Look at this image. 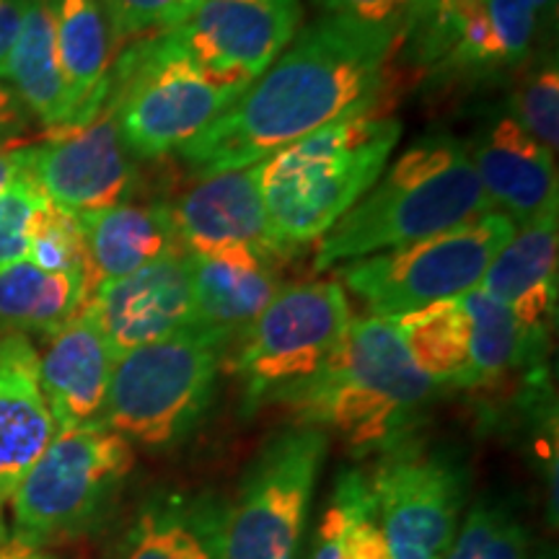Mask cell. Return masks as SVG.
<instances>
[{
	"instance_id": "5",
	"label": "cell",
	"mask_w": 559,
	"mask_h": 559,
	"mask_svg": "<svg viewBox=\"0 0 559 559\" xmlns=\"http://www.w3.org/2000/svg\"><path fill=\"white\" fill-rule=\"evenodd\" d=\"M251 86L205 68L145 34L117 55L109 99L132 158H160L202 135Z\"/></svg>"
},
{
	"instance_id": "11",
	"label": "cell",
	"mask_w": 559,
	"mask_h": 559,
	"mask_svg": "<svg viewBox=\"0 0 559 559\" xmlns=\"http://www.w3.org/2000/svg\"><path fill=\"white\" fill-rule=\"evenodd\" d=\"M366 477L391 559H443L466 502L459 459L404 438Z\"/></svg>"
},
{
	"instance_id": "35",
	"label": "cell",
	"mask_w": 559,
	"mask_h": 559,
	"mask_svg": "<svg viewBox=\"0 0 559 559\" xmlns=\"http://www.w3.org/2000/svg\"><path fill=\"white\" fill-rule=\"evenodd\" d=\"M309 559H347L345 542H342V515L334 502H330L321 515Z\"/></svg>"
},
{
	"instance_id": "41",
	"label": "cell",
	"mask_w": 559,
	"mask_h": 559,
	"mask_svg": "<svg viewBox=\"0 0 559 559\" xmlns=\"http://www.w3.org/2000/svg\"><path fill=\"white\" fill-rule=\"evenodd\" d=\"M466 3H485V0H438V11H449V9H456V5H466Z\"/></svg>"
},
{
	"instance_id": "37",
	"label": "cell",
	"mask_w": 559,
	"mask_h": 559,
	"mask_svg": "<svg viewBox=\"0 0 559 559\" xmlns=\"http://www.w3.org/2000/svg\"><path fill=\"white\" fill-rule=\"evenodd\" d=\"M438 0H404V24L402 39H409V45L423 39V34L430 29L436 19Z\"/></svg>"
},
{
	"instance_id": "18",
	"label": "cell",
	"mask_w": 559,
	"mask_h": 559,
	"mask_svg": "<svg viewBox=\"0 0 559 559\" xmlns=\"http://www.w3.org/2000/svg\"><path fill=\"white\" fill-rule=\"evenodd\" d=\"M557 207L523 223L481 277V288L508 306L534 345L547 342L557 313Z\"/></svg>"
},
{
	"instance_id": "40",
	"label": "cell",
	"mask_w": 559,
	"mask_h": 559,
	"mask_svg": "<svg viewBox=\"0 0 559 559\" xmlns=\"http://www.w3.org/2000/svg\"><path fill=\"white\" fill-rule=\"evenodd\" d=\"M0 559H47L37 547H29V544L11 539L0 542Z\"/></svg>"
},
{
	"instance_id": "14",
	"label": "cell",
	"mask_w": 559,
	"mask_h": 559,
	"mask_svg": "<svg viewBox=\"0 0 559 559\" xmlns=\"http://www.w3.org/2000/svg\"><path fill=\"white\" fill-rule=\"evenodd\" d=\"M86 311L115 360L190 330L194 319L190 251L174 249L148 267L102 283L88 296Z\"/></svg>"
},
{
	"instance_id": "6",
	"label": "cell",
	"mask_w": 559,
	"mask_h": 559,
	"mask_svg": "<svg viewBox=\"0 0 559 559\" xmlns=\"http://www.w3.org/2000/svg\"><path fill=\"white\" fill-rule=\"evenodd\" d=\"M226 345L190 330L124 353L111 366L104 425L160 451L198 430L215 400Z\"/></svg>"
},
{
	"instance_id": "32",
	"label": "cell",
	"mask_w": 559,
	"mask_h": 559,
	"mask_svg": "<svg viewBox=\"0 0 559 559\" xmlns=\"http://www.w3.org/2000/svg\"><path fill=\"white\" fill-rule=\"evenodd\" d=\"M45 200L26 171L0 190V272L26 260L34 218Z\"/></svg>"
},
{
	"instance_id": "9",
	"label": "cell",
	"mask_w": 559,
	"mask_h": 559,
	"mask_svg": "<svg viewBox=\"0 0 559 559\" xmlns=\"http://www.w3.org/2000/svg\"><path fill=\"white\" fill-rule=\"evenodd\" d=\"M330 436L293 425L272 436L243 474L234 506L221 508V559H298Z\"/></svg>"
},
{
	"instance_id": "8",
	"label": "cell",
	"mask_w": 559,
	"mask_h": 559,
	"mask_svg": "<svg viewBox=\"0 0 559 559\" xmlns=\"http://www.w3.org/2000/svg\"><path fill=\"white\" fill-rule=\"evenodd\" d=\"M515 223L500 210L469 223L337 267V283L368 306L370 317L391 319L481 285L498 251L513 239Z\"/></svg>"
},
{
	"instance_id": "19",
	"label": "cell",
	"mask_w": 559,
	"mask_h": 559,
	"mask_svg": "<svg viewBox=\"0 0 559 559\" xmlns=\"http://www.w3.org/2000/svg\"><path fill=\"white\" fill-rule=\"evenodd\" d=\"M111 358L99 326L83 311L50 337V347L39 358V383L55 428H86L104 423Z\"/></svg>"
},
{
	"instance_id": "31",
	"label": "cell",
	"mask_w": 559,
	"mask_h": 559,
	"mask_svg": "<svg viewBox=\"0 0 559 559\" xmlns=\"http://www.w3.org/2000/svg\"><path fill=\"white\" fill-rule=\"evenodd\" d=\"M513 120L528 132L536 143L557 156L559 145V70L557 58H547L534 68L515 91Z\"/></svg>"
},
{
	"instance_id": "21",
	"label": "cell",
	"mask_w": 559,
	"mask_h": 559,
	"mask_svg": "<svg viewBox=\"0 0 559 559\" xmlns=\"http://www.w3.org/2000/svg\"><path fill=\"white\" fill-rule=\"evenodd\" d=\"M81 228L86 241V293L102 283L120 280L148 267L174 249H185L177 234L174 207L164 202L122 205L83 213Z\"/></svg>"
},
{
	"instance_id": "1",
	"label": "cell",
	"mask_w": 559,
	"mask_h": 559,
	"mask_svg": "<svg viewBox=\"0 0 559 559\" xmlns=\"http://www.w3.org/2000/svg\"><path fill=\"white\" fill-rule=\"evenodd\" d=\"M396 29L324 16L296 37L280 58L179 151L198 177L264 164L288 145L342 117L368 111L379 96Z\"/></svg>"
},
{
	"instance_id": "12",
	"label": "cell",
	"mask_w": 559,
	"mask_h": 559,
	"mask_svg": "<svg viewBox=\"0 0 559 559\" xmlns=\"http://www.w3.org/2000/svg\"><path fill=\"white\" fill-rule=\"evenodd\" d=\"M300 0H179L151 34L169 50L254 83L300 29Z\"/></svg>"
},
{
	"instance_id": "24",
	"label": "cell",
	"mask_w": 559,
	"mask_h": 559,
	"mask_svg": "<svg viewBox=\"0 0 559 559\" xmlns=\"http://www.w3.org/2000/svg\"><path fill=\"white\" fill-rule=\"evenodd\" d=\"M86 300L81 277L55 275L24 260L0 272V332L52 337L79 317Z\"/></svg>"
},
{
	"instance_id": "3",
	"label": "cell",
	"mask_w": 559,
	"mask_h": 559,
	"mask_svg": "<svg viewBox=\"0 0 559 559\" xmlns=\"http://www.w3.org/2000/svg\"><path fill=\"white\" fill-rule=\"evenodd\" d=\"M492 210L466 143L451 135L425 138L409 145L358 205L321 236L313 267L324 272L407 247Z\"/></svg>"
},
{
	"instance_id": "20",
	"label": "cell",
	"mask_w": 559,
	"mask_h": 559,
	"mask_svg": "<svg viewBox=\"0 0 559 559\" xmlns=\"http://www.w3.org/2000/svg\"><path fill=\"white\" fill-rule=\"evenodd\" d=\"M192 260L194 330L210 334L223 345H236L251 324L262 317L283 283L275 264L254 251H228Z\"/></svg>"
},
{
	"instance_id": "10",
	"label": "cell",
	"mask_w": 559,
	"mask_h": 559,
	"mask_svg": "<svg viewBox=\"0 0 559 559\" xmlns=\"http://www.w3.org/2000/svg\"><path fill=\"white\" fill-rule=\"evenodd\" d=\"M353 311L337 280L280 288L262 317L236 342L234 373L247 412L277 402L309 381L345 337Z\"/></svg>"
},
{
	"instance_id": "29",
	"label": "cell",
	"mask_w": 559,
	"mask_h": 559,
	"mask_svg": "<svg viewBox=\"0 0 559 559\" xmlns=\"http://www.w3.org/2000/svg\"><path fill=\"white\" fill-rule=\"evenodd\" d=\"M26 262L55 275L81 277L86 283V241L79 215L45 200L34 218Z\"/></svg>"
},
{
	"instance_id": "26",
	"label": "cell",
	"mask_w": 559,
	"mask_h": 559,
	"mask_svg": "<svg viewBox=\"0 0 559 559\" xmlns=\"http://www.w3.org/2000/svg\"><path fill=\"white\" fill-rule=\"evenodd\" d=\"M221 508L153 500L124 539L120 559H221Z\"/></svg>"
},
{
	"instance_id": "28",
	"label": "cell",
	"mask_w": 559,
	"mask_h": 559,
	"mask_svg": "<svg viewBox=\"0 0 559 559\" xmlns=\"http://www.w3.org/2000/svg\"><path fill=\"white\" fill-rule=\"evenodd\" d=\"M443 559H531L528 531L510 510L477 502Z\"/></svg>"
},
{
	"instance_id": "36",
	"label": "cell",
	"mask_w": 559,
	"mask_h": 559,
	"mask_svg": "<svg viewBox=\"0 0 559 559\" xmlns=\"http://www.w3.org/2000/svg\"><path fill=\"white\" fill-rule=\"evenodd\" d=\"M26 0H0V79L9 75V60L16 45Z\"/></svg>"
},
{
	"instance_id": "13",
	"label": "cell",
	"mask_w": 559,
	"mask_h": 559,
	"mask_svg": "<svg viewBox=\"0 0 559 559\" xmlns=\"http://www.w3.org/2000/svg\"><path fill=\"white\" fill-rule=\"evenodd\" d=\"M26 177L52 205L75 215L128 202L138 171L109 96L88 122L50 132L45 143L29 145Z\"/></svg>"
},
{
	"instance_id": "42",
	"label": "cell",
	"mask_w": 559,
	"mask_h": 559,
	"mask_svg": "<svg viewBox=\"0 0 559 559\" xmlns=\"http://www.w3.org/2000/svg\"><path fill=\"white\" fill-rule=\"evenodd\" d=\"M528 3L534 5V11H536V13H544V11L555 9V0H528Z\"/></svg>"
},
{
	"instance_id": "39",
	"label": "cell",
	"mask_w": 559,
	"mask_h": 559,
	"mask_svg": "<svg viewBox=\"0 0 559 559\" xmlns=\"http://www.w3.org/2000/svg\"><path fill=\"white\" fill-rule=\"evenodd\" d=\"M19 104H16V96L11 94L9 88L0 86V138L9 132L13 124H19Z\"/></svg>"
},
{
	"instance_id": "15",
	"label": "cell",
	"mask_w": 559,
	"mask_h": 559,
	"mask_svg": "<svg viewBox=\"0 0 559 559\" xmlns=\"http://www.w3.org/2000/svg\"><path fill=\"white\" fill-rule=\"evenodd\" d=\"M174 221L181 247L194 257L228 251H254L267 260L285 257L264 207L262 164L205 177L177 202Z\"/></svg>"
},
{
	"instance_id": "2",
	"label": "cell",
	"mask_w": 559,
	"mask_h": 559,
	"mask_svg": "<svg viewBox=\"0 0 559 559\" xmlns=\"http://www.w3.org/2000/svg\"><path fill=\"white\" fill-rule=\"evenodd\" d=\"M438 386L415 366L389 319L353 317L330 360L280 396L298 425L334 430L355 451H386L409 438Z\"/></svg>"
},
{
	"instance_id": "25",
	"label": "cell",
	"mask_w": 559,
	"mask_h": 559,
	"mask_svg": "<svg viewBox=\"0 0 559 559\" xmlns=\"http://www.w3.org/2000/svg\"><path fill=\"white\" fill-rule=\"evenodd\" d=\"M409 358L436 386L469 389L472 330L459 298L391 317Z\"/></svg>"
},
{
	"instance_id": "30",
	"label": "cell",
	"mask_w": 559,
	"mask_h": 559,
	"mask_svg": "<svg viewBox=\"0 0 559 559\" xmlns=\"http://www.w3.org/2000/svg\"><path fill=\"white\" fill-rule=\"evenodd\" d=\"M332 502L342 515V542L347 559H391L368 477L362 472H342L334 485Z\"/></svg>"
},
{
	"instance_id": "27",
	"label": "cell",
	"mask_w": 559,
	"mask_h": 559,
	"mask_svg": "<svg viewBox=\"0 0 559 559\" xmlns=\"http://www.w3.org/2000/svg\"><path fill=\"white\" fill-rule=\"evenodd\" d=\"M469 319V389L495 383L508 370L523 366L542 345H534L502 300L481 285L459 296Z\"/></svg>"
},
{
	"instance_id": "22",
	"label": "cell",
	"mask_w": 559,
	"mask_h": 559,
	"mask_svg": "<svg viewBox=\"0 0 559 559\" xmlns=\"http://www.w3.org/2000/svg\"><path fill=\"white\" fill-rule=\"evenodd\" d=\"M70 99L73 124L88 122L109 96V70L117 47L99 0H45Z\"/></svg>"
},
{
	"instance_id": "38",
	"label": "cell",
	"mask_w": 559,
	"mask_h": 559,
	"mask_svg": "<svg viewBox=\"0 0 559 559\" xmlns=\"http://www.w3.org/2000/svg\"><path fill=\"white\" fill-rule=\"evenodd\" d=\"M29 164V148H11V145H0V190L11 185L13 179L21 177Z\"/></svg>"
},
{
	"instance_id": "16",
	"label": "cell",
	"mask_w": 559,
	"mask_h": 559,
	"mask_svg": "<svg viewBox=\"0 0 559 559\" xmlns=\"http://www.w3.org/2000/svg\"><path fill=\"white\" fill-rule=\"evenodd\" d=\"M466 148L487 198L515 226L559 207L555 156L510 111L489 122Z\"/></svg>"
},
{
	"instance_id": "7",
	"label": "cell",
	"mask_w": 559,
	"mask_h": 559,
	"mask_svg": "<svg viewBox=\"0 0 559 559\" xmlns=\"http://www.w3.org/2000/svg\"><path fill=\"white\" fill-rule=\"evenodd\" d=\"M132 466V443L104 423L58 430L11 498L13 539L39 549L94 528Z\"/></svg>"
},
{
	"instance_id": "34",
	"label": "cell",
	"mask_w": 559,
	"mask_h": 559,
	"mask_svg": "<svg viewBox=\"0 0 559 559\" xmlns=\"http://www.w3.org/2000/svg\"><path fill=\"white\" fill-rule=\"evenodd\" d=\"M326 16H342L370 26L396 29L402 37L404 0H311Z\"/></svg>"
},
{
	"instance_id": "17",
	"label": "cell",
	"mask_w": 559,
	"mask_h": 559,
	"mask_svg": "<svg viewBox=\"0 0 559 559\" xmlns=\"http://www.w3.org/2000/svg\"><path fill=\"white\" fill-rule=\"evenodd\" d=\"M55 419L39 383V353L24 334L0 337V506H5L47 445Z\"/></svg>"
},
{
	"instance_id": "23",
	"label": "cell",
	"mask_w": 559,
	"mask_h": 559,
	"mask_svg": "<svg viewBox=\"0 0 559 559\" xmlns=\"http://www.w3.org/2000/svg\"><path fill=\"white\" fill-rule=\"evenodd\" d=\"M13 96L50 132L73 124V99L62 75L50 11L45 0H26L24 21L9 60Z\"/></svg>"
},
{
	"instance_id": "33",
	"label": "cell",
	"mask_w": 559,
	"mask_h": 559,
	"mask_svg": "<svg viewBox=\"0 0 559 559\" xmlns=\"http://www.w3.org/2000/svg\"><path fill=\"white\" fill-rule=\"evenodd\" d=\"M104 13H107L111 37H115L117 52L128 47L153 29L169 16V11L179 0H99Z\"/></svg>"
},
{
	"instance_id": "4",
	"label": "cell",
	"mask_w": 559,
	"mask_h": 559,
	"mask_svg": "<svg viewBox=\"0 0 559 559\" xmlns=\"http://www.w3.org/2000/svg\"><path fill=\"white\" fill-rule=\"evenodd\" d=\"M394 117H342L262 164V198L283 254L317 243L358 205L400 145Z\"/></svg>"
}]
</instances>
